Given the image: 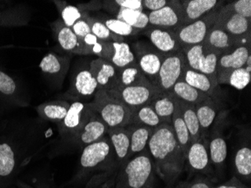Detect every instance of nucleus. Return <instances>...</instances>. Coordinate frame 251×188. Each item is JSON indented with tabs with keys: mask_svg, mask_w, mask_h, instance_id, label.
<instances>
[{
	"mask_svg": "<svg viewBox=\"0 0 251 188\" xmlns=\"http://www.w3.org/2000/svg\"><path fill=\"white\" fill-rule=\"evenodd\" d=\"M180 2L182 6L181 27L200 19L214 8L221 7L223 4L222 1L218 0H187Z\"/></svg>",
	"mask_w": 251,
	"mask_h": 188,
	"instance_id": "obj_15",
	"label": "nucleus"
},
{
	"mask_svg": "<svg viewBox=\"0 0 251 188\" xmlns=\"http://www.w3.org/2000/svg\"><path fill=\"white\" fill-rule=\"evenodd\" d=\"M107 135L109 138L115 153V161L119 166L129 160L130 138L126 127L108 129Z\"/></svg>",
	"mask_w": 251,
	"mask_h": 188,
	"instance_id": "obj_21",
	"label": "nucleus"
},
{
	"mask_svg": "<svg viewBox=\"0 0 251 188\" xmlns=\"http://www.w3.org/2000/svg\"><path fill=\"white\" fill-rule=\"evenodd\" d=\"M142 9L145 12H153L166 6L168 0H142Z\"/></svg>",
	"mask_w": 251,
	"mask_h": 188,
	"instance_id": "obj_48",
	"label": "nucleus"
},
{
	"mask_svg": "<svg viewBox=\"0 0 251 188\" xmlns=\"http://www.w3.org/2000/svg\"><path fill=\"white\" fill-rule=\"evenodd\" d=\"M182 117L190 133L191 143L201 138V128L196 112L195 106L177 100Z\"/></svg>",
	"mask_w": 251,
	"mask_h": 188,
	"instance_id": "obj_30",
	"label": "nucleus"
},
{
	"mask_svg": "<svg viewBox=\"0 0 251 188\" xmlns=\"http://www.w3.org/2000/svg\"><path fill=\"white\" fill-rule=\"evenodd\" d=\"M227 5L235 13L251 20V0H238Z\"/></svg>",
	"mask_w": 251,
	"mask_h": 188,
	"instance_id": "obj_46",
	"label": "nucleus"
},
{
	"mask_svg": "<svg viewBox=\"0 0 251 188\" xmlns=\"http://www.w3.org/2000/svg\"><path fill=\"white\" fill-rule=\"evenodd\" d=\"M172 126H173L177 142L186 158L187 150L191 145V138H190L188 129L182 117L177 99H176V111L172 117Z\"/></svg>",
	"mask_w": 251,
	"mask_h": 188,
	"instance_id": "obj_32",
	"label": "nucleus"
},
{
	"mask_svg": "<svg viewBox=\"0 0 251 188\" xmlns=\"http://www.w3.org/2000/svg\"><path fill=\"white\" fill-rule=\"evenodd\" d=\"M86 21L88 23L91 30V33L97 36L100 40L105 42H124V37L117 36L108 29L103 21H100L94 17L87 15Z\"/></svg>",
	"mask_w": 251,
	"mask_h": 188,
	"instance_id": "obj_37",
	"label": "nucleus"
},
{
	"mask_svg": "<svg viewBox=\"0 0 251 188\" xmlns=\"http://www.w3.org/2000/svg\"><path fill=\"white\" fill-rule=\"evenodd\" d=\"M235 168L238 174L244 180H251V149L249 146L242 147L237 151L235 156Z\"/></svg>",
	"mask_w": 251,
	"mask_h": 188,
	"instance_id": "obj_36",
	"label": "nucleus"
},
{
	"mask_svg": "<svg viewBox=\"0 0 251 188\" xmlns=\"http://www.w3.org/2000/svg\"><path fill=\"white\" fill-rule=\"evenodd\" d=\"M142 11H143L142 10H131L120 8L117 12L116 18L134 27L139 21Z\"/></svg>",
	"mask_w": 251,
	"mask_h": 188,
	"instance_id": "obj_45",
	"label": "nucleus"
},
{
	"mask_svg": "<svg viewBox=\"0 0 251 188\" xmlns=\"http://www.w3.org/2000/svg\"><path fill=\"white\" fill-rule=\"evenodd\" d=\"M91 112L92 109L89 103L81 101H74L70 103L64 119L59 124L61 135L73 138L80 131Z\"/></svg>",
	"mask_w": 251,
	"mask_h": 188,
	"instance_id": "obj_11",
	"label": "nucleus"
},
{
	"mask_svg": "<svg viewBox=\"0 0 251 188\" xmlns=\"http://www.w3.org/2000/svg\"><path fill=\"white\" fill-rule=\"evenodd\" d=\"M196 112L201 128V138L209 130L218 114V106L214 99L208 97L195 106Z\"/></svg>",
	"mask_w": 251,
	"mask_h": 188,
	"instance_id": "obj_28",
	"label": "nucleus"
},
{
	"mask_svg": "<svg viewBox=\"0 0 251 188\" xmlns=\"http://www.w3.org/2000/svg\"><path fill=\"white\" fill-rule=\"evenodd\" d=\"M182 79L193 88L197 89L213 99L217 93L216 90L219 85L217 79L200 72L191 70L187 67L184 70Z\"/></svg>",
	"mask_w": 251,
	"mask_h": 188,
	"instance_id": "obj_23",
	"label": "nucleus"
},
{
	"mask_svg": "<svg viewBox=\"0 0 251 188\" xmlns=\"http://www.w3.org/2000/svg\"><path fill=\"white\" fill-rule=\"evenodd\" d=\"M114 47V54L111 58V63L117 69H122L136 62V58L126 42H112Z\"/></svg>",
	"mask_w": 251,
	"mask_h": 188,
	"instance_id": "obj_34",
	"label": "nucleus"
},
{
	"mask_svg": "<svg viewBox=\"0 0 251 188\" xmlns=\"http://www.w3.org/2000/svg\"><path fill=\"white\" fill-rule=\"evenodd\" d=\"M16 188H34L31 185H28L26 182H21V181H18L15 183Z\"/></svg>",
	"mask_w": 251,
	"mask_h": 188,
	"instance_id": "obj_52",
	"label": "nucleus"
},
{
	"mask_svg": "<svg viewBox=\"0 0 251 188\" xmlns=\"http://www.w3.org/2000/svg\"><path fill=\"white\" fill-rule=\"evenodd\" d=\"M108 131V127L106 124L92 110L84 125L72 138V140L83 148L104 138Z\"/></svg>",
	"mask_w": 251,
	"mask_h": 188,
	"instance_id": "obj_13",
	"label": "nucleus"
},
{
	"mask_svg": "<svg viewBox=\"0 0 251 188\" xmlns=\"http://www.w3.org/2000/svg\"><path fill=\"white\" fill-rule=\"evenodd\" d=\"M137 52L136 62L145 77L153 85L156 86L158 74L161 67L163 55L154 50H140Z\"/></svg>",
	"mask_w": 251,
	"mask_h": 188,
	"instance_id": "obj_20",
	"label": "nucleus"
},
{
	"mask_svg": "<svg viewBox=\"0 0 251 188\" xmlns=\"http://www.w3.org/2000/svg\"><path fill=\"white\" fill-rule=\"evenodd\" d=\"M99 90L98 84L90 69L79 70L72 81L68 94L75 98H87L95 95Z\"/></svg>",
	"mask_w": 251,
	"mask_h": 188,
	"instance_id": "obj_17",
	"label": "nucleus"
},
{
	"mask_svg": "<svg viewBox=\"0 0 251 188\" xmlns=\"http://www.w3.org/2000/svg\"><path fill=\"white\" fill-rule=\"evenodd\" d=\"M54 2L60 9L62 22L68 27H73V25L77 21L87 16V14L82 12L78 7L68 5V4L63 3V2L55 1Z\"/></svg>",
	"mask_w": 251,
	"mask_h": 188,
	"instance_id": "obj_38",
	"label": "nucleus"
},
{
	"mask_svg": "<svg viewBox=\"0 0 251 188\" xmlns=\"http://www.w3.org/2000/svg\"><path fill=\"white\" fill-rule=\"evenodd\" d=\"M169 94L173 96L177 100L194 106L209 97L206 94L189 85L182 79L175 84Z\"/></svg>",
	"mask_w": 251,
	"mask_h": 188,
	"instance_id": "obj_29",
	"label": "nucleus"
},
{
	"mask_svg": "<svg viewBox=\"0 0 251 188\" xmlns=\"http://www.w3.org/2000/svg\"><path fill=\"white\" fill-rule=\"evenodd\" d=\"M110 97L122 102L131 110L149 105L161 95V90L151 83L127 87H115L106 91Z\"/></svg>",
	"mask_w": 251,
	"mask_h": 188,
	"instance_id": "obj_6",
	"label": "nucleus"
},
{
	"mask_svg": "<svg viewBox=\"0 0 251 188\" xmlns=\"http://www.w3.org/2000/svg\"><path fill=\"white\" fill-rule=\"evenodd\" d=\"M90 70L97 81L99 90L108 91L115 87L118 69L110 62L97 58L90 62Z\"/></svg>",
	"mask_w": 251,
	"mask_h": 188,
	"instance_id": "obj_18",
	"label": "nucleus"
},
{
	"mask_svg": "<svg viewBox=\"0 0 251 188\" xmlns=\"http://www.w3.org/2000/svg\"><path fill=\"white\" fill-rule=\"evenodd\" d=\"M26 24V20L18 8H8L0 11V26H21Z\"/></svg>",
	"mask_w": 251,
	"mask_h": 188,
	"instance_id": "obj_43",
	"label": "nucleus"
},
{
	"mask_svg": "<svg viewBox=\"0 0 251 188\" xmlns=\"http://www.w3.org/2000/svg\"><path fill=\"white\" fill-rule=\"evenodd\" d=\"M155 167L148 149L120 166L115 188H153Z\"/></svg>",
	"mask_w": 251,
	"mask_h": 188,
	"instance_id": "obj_2",
	"label": "nucleus"
},
{
	"mask_svg": "<svg viewBox=\"0 0 251 188\" xmlns=\"http://www.w3.org/2000/svg\"><path fill=\"white\" fill-rule=\"evenodd\" d=\"M186 68L187 65L182 51L172 54L163 55L156 87L163 93H170L175 84L182 79Z\"/></svg>",
	"mask_w": 251,
	"mask_h": 188,
	"instance_id": "obj_7",
	"label": "nucleus"
},
{
	"mask_svg": "<svg viewBox=\"0 0 251 188\" xmlns=\"http://www.w3.org/2000/svg\"><path fill=\"white\" fill-rule=\"evenodd\" d=\"M184 188H214L210 182L205 180H198L192 182Z\"/></svg>",
	"mask_w": 251,
	"mask_h": 188,
	"instance_id": "obj_51",
	"label": "nucleus"
},
{
	"mask_svg": "<svg viewBox=\"0 0 251 188\" xmlns=\"http://www.w3.org/2000/svg\"><path fill=\"white\" fill-rule=\"evenodd\" d=\"M86 18L79 20L71 28L72 30L79 39H83L87 35L91 33L90 26H89L88 23L86 21Z\"/></svg>",
	"mask_w": 251,
	"mask_h": 188,
	"instance_id": "obj_47",
	"label": "nucleus"
},
{
	"mask_svg": "<svg viewBox=\"0 0 251 188\" xmlns=\"http://www.w3.org/2000/svg\"><path fill=\"white\" fill-rule=\"evenodd\" d=\"M151 83L142 73L139 65L135 63L117 71L116 83L115 87H127L132 86L140 85ZM112 88V89H113Z\"/></svg>",
	"mask_w": 251,
	"mask_h": 188,
	"instance_id": "obj_26",
	"label": "nucleus"
},
{
	"mask_svg": "<svg viewBox=\"0 0 251 188\" xmlns=\"http://www.w3.org/2000/svg\"><path fill=\"white\" fill-rule=\"evenodd\" d=\"M143 32L155 49L163 55L172 54L182 51L173 31L148 27Z\"/></svg>",
	"mask_w": 251,
	"mask_h": 188,
	"instance_id": "obj_14",
	"label": "nucleus"
},
{
	"mask_svg": "<svg viewBox=\"0 0 251 188\" xmlns=\"http://www.w3.org/2000/svg\"><path fill=\"white\" fill-rule=\"evenodd\" d=\"M251 54V44H248L238 47L229 53L220 55L216 70L218 84H225L227 78L232 71L244 67Z\"/></svg>",
	"mask_w": 251,
	"mask_h": 188,
	"instance_id": "obj_10",
	"label": "nucleus"
},
{
	"mask_svg": "<svg viewBox=\"0 0 251 188\" xmlns=\"http://www.w3.org/2000/svg\"><path fill=\"white\" fill-rule=\"evenodd\" d=\"M90 54H95L98 58L111 63V58L114 54V47L112 42H105L98 39L97 42L90 47Z\"/></svg>",
	"mask_w": 251,
	"mask_h": 188,
	"instance_id": "obj_44",
	"label": "nucleus"
},
{
	"mask_svg": "<svg viewBox=\"0 0 251 188\" xmlns=\"http://www.w3.org/2000/svg\"><path fill=\"white\" fill-rule=\"evenodd\" d=\"M89 106L100 116L108 129L129 125L132 110L122 102L110 97L105 90H97Z\"/></svg>",
	"mask_w": 251,
	"mask_h": 188,
	"instance_id": "obj_4",
	"label": "nucleus"
},
{
	"mask_svg": "<svg viewBox=\"0 0 251 188\" xmlns=\"http://www.w3.org/2000/svg\"><path fill=\"white\" fill-rule=\"evenodd\" d=\"M70 66V59L54 53L45 55L39 63L41 71L50 79L63 81Z\"/></svg>",
	"mask_w": 251,
	"mask_h": 188,
	"instance_id": "obj_22",
	"label": "nucleus"
},
{
	"mask_svg": "<svg viewBox=\"0 0 251 188\" xmlns=\"http://www.w3.org/2000/svg\"><path fill=\"white\" fill-rule=\"evenodd\" d=\"M148 151L159 176L168 184L173 183L181 172L186 158L172 124L163 123L153 129Z\"/></svg>",
	"mask_w": 251,
	"mask_h": 188,
	"instance_id": "obj_1",
	"label": "nucleus"
},
{
	"mask_svg": "<svg viewBox=\"0 0 251 188\" xmlns=\"http://www.w3.org/2000/svg\"><path fill=\"white\" fill-rule=\"evenodd\" d=\"M214 188H250L244 185L238 178L233 176L229 182H226L225 184L219 185Z\"/></svg>",
	"mask_w": 251,
	"mask_h": 188,
	"instance_id": "obj_50",
	"label": "nucleus"
},
{
	"mask_svg": "<svg viewBox=\"0 0 251 188\" xmlns=\"http://www.w3.org/2000/svg\"><path fill=\"white\" fill-rule=\"evenodd\" d=\"M219 56V54L211 52L206 49V52H204V54L201 56L200 61H199L198 71L217 79L216 70H217Z\"/></svg>",
	"mask_w": 251,
	"mask_h": 188,
	"instance_id": "obj_39",
	"label": "nucleus"
},
{
	"mask_svg": "<svg viewBox=\"0 0 251 188\" xmlns=\"http://www.w3.org/2000/svg\"><path fill=\"white\" fill-rule=\"evenodd\" d=\"M105 26L113 33L117 36L125 37V36H135L141 32V31L135 29L126 23L115 18H108L103 21Z\"/></svg>",
	"mask_w": 251,
	"mask_h": 188,
	"instance_id": "obj_41",
	"label": "nucleus"
},
{
	"mask_svg": "<svg viewBox=\"0 0 251 188\" xmlns=\"http://www.w3.org/2000/svg\"><path fill=\"white\" fill-rule=\"evenodd\" d=\"M115 161V153L106 135L98 142L83 148L75 179H84L87 174L94 171L109 169Z\"/></svg>",
	"mask_w": 251,
	"mask_h": 188,
	"instance_id": "obj_3",
	"label": "nucleus"
},
{
	"mask_svg": "<svg viewBox=\"0 0 251 188\" xmlns=\"http://www.w3.org/2000/svg\"><path fill=\"white\" fill-rule=\"evenodd\" d=\"M244 67H245L249 73H251V54L248 56L246 63H245Z\"/></svg>",
	"mask_w": 251,
	"mask_h": 188,
	"instance_id": "obj_53",
	"label": "nucleus"
},
{
	"mask_svg": "<svg viewBox=\"0 0 251 188\" xmlns=\"http://www.w3.org/2000/svg\"><path fill=\"white\" fill-rule=\"evenodd\" d=\"M205 52L206 48L204 44L193 45L182 49V53L184 54L187 67L191 70L199 72V61Z\"/></svg>",
	"mask_w": 251,
	"mask_h": 188,
	"instance_id": "obj_40",
	"label": "nucleus"
},
{
	"mask_svg": "<svg viewBox=\"0 0 251 188\" xmlns=\"http://www.w3.org/2000/svg\"><path fill=\"white\" fill-rule=\"evenodd\" d=\"M221 7L214 8L200 19L173 31L181 49L204 43L208 34L215 25Z\"/></svg>",
	"mask_w": 251,
	"mask_h": 188,
	"instance_id": "obj_5",
	"label": "nucleus"
},
{
	"mask_svg": "<svg viewBox=\"0 0 251 188\" xmlns=\"http://www.w3.org/2000/svg\"><path fill=\"white\" fill-rule=\"evenodd\" d=\"M130 138V148H129V159L135 155H139L148 149V144L151 136L153 129L145 126H126Z\"/></svg>",
	"mask_w": 251,
	"mask_h": 188,
	"instance_id": "obj_25",
	"label": "nucleus"
},
{
	"mask_svg": "<svg viewBox=\"0 0 251 188\" xmlns=\"http://www.w3.org/2000/svg\"><path fill=\"white\" fill-rule=\"evenodd\" d=\"M162 124L161 120L149 104L132 110L129 125L135 124L155 129Z\"/></svg>",
	"mask_w": 251,
	"mask_h": 188,
	"instance_id": "obj_33",
	"label": "nucleus"
},
{
	"mask_svg": "<svg viewBox=\"0 0 251 188\" xmlns=\"http://www.w3.org/2000/svg\"><path fill=\"white\" fill-rule=\"evenodd\" d=\"M210 161L216 165L221 166L225 162L228 154L226 142L221 134H215L209 143Z\"/></svg>",
	"mask_w": 251,
	"mask_h": 188,
	"instance_id": "obj_35",
	"label": "nucleus"
},
{
	"mask_svg": "<svg viewBox=\"0 0 251 188\" xmlns=\"http://www.w3.org/2000/svg\"><path fill=\"white\" fill-rule=\"evenodd\" d=\"M149 27L174 31L182 25V6L180 1H169L158 11L147 12Z\"/></svg>",
	"mask_w": 251,
	"mask_h": 188,
	"instance_id": "obj_9",
	"label": "nucleus"
},
{
	"mask_svg": "<svg viewBox=\"0 0 251 188\" xmlns=\"http://www.w3.org/2000/svg\"><path fill=\"white\" fill-rule=\"evenodd\" d=\"M162 122L172 124V117L176 108V99L169 93H162L150 103Z\"/></svg>",
	"mask_w": 251,
	"mask_h": 188,
	"instance_id": "obj_31",
	"label": "nucleus"
},
{
	"mask_svg": "<svg viewBox=\"0 0 251 188\" xmlns=\"http://www.w3.org/2000/svg\"><path fill=\"white\" fill-rule=\"evenodd\" d=\"M0 99L12 106L21 107L28 106L18 81L2 69H0Z\"/></svg>",
	"mask_w": 251,
	"mask_h": 188,
	"instance_id": "obj_19",
	"label": "nucleus"
},
{
	"mask_svg": "<svg viewBox=\"0 0 251 188\" xmlns=\"http://www.w3.org/2000/svg\"><path fill=\"white\" fill-rule=\"evenodd\" d=\"M251 81V73L245 67L235 69L229 74L225 84H229L234 88L242 90L248 87Z\"/></svg>",
	"mask_w": 251,
	"mask_h": 188,
	"instance_id": "obj_42",
	"label": "nucleus"
},
{
	"mask_svg": "<svg viewBox=\"0 0 251 188\" xmlns=\"http://www.w3.org/2000/svg\"><path fill=\"white\" fill-rule=\"evenodd\" d=\"M186 160L193 170L206 172L210 166V158L204 139L193 142L187 150Z\"/></svg>",
	"mask_w": 251,
	"mask_h": 188,
	"instance_id": "obj_24",
	"label": "nucleus"
},
{
	"mask_svg": "<svg viewBox=\"0 0 251 188\" xmlns=\"http://www.w3.org/2000/svg\"><path fill=\"white\" fill-rule=\"evenodd\" d=\"M251 21L235 13L228 5L222 6L214 27L219 28L241 39L251 38Z\"/></svg>",
	"mask_w": 251,
	"mask_h": 188,
	"instance_id": "obj_8",
	"label": "nucleus"
},
{
	"mask_svg": "<svg viewBox=\"0 0 251 188\" xmlns=\"http://www.w3.org/2000/svg\"><path fill=\"white\" fill-rule=\"evenodd\" d=\"M70 106V103L66 100H55L39 105L36 107V111L42 119L56 123L59 125L64 119Z\"/></svg>",
	"mask_w": 251,
	"mask_h": 188,
	"instance_id": "obj_27",
	"label": "nucleus"
},
{
	"mask_svg": "<svg viewBox=\"0 0 251 188\" xmlns=\"http://www.w3.org/2000/svg\"><path fill=\"white\" fill-rule=\"evenodd\" d=\"M203 44L208 50L221 55L229 53L238 47L251 44V38L241 39L235 37L223 29L213 27Z\"/></svg>",
	"mask_w": 251,
	"mask_h": 188,
	"instance_id": "obj_12",
	"label": "nucleus"
},
{
	"mask_svg": "<svg viewBox=\"0 0 251 188\" xmlns=\"http://www.w3.org/2000/svg\"><path fill=\"white\" fill-rule=\"evenodd\" d=\"M118 8L131 10H142V0H115Z\"/></svg>",
	"mask_w": 251,
	"mask_h": 188,
	"instance_id": "obj_49",
	"label": "nucleus"
},
{
	"mask_svg": "<svg viewBox=\"0 0 251 188\" xmlns=\"http://www.w3.org/2000/svg\"><path fill=\"white\" fill-rule=\"evenodd\" d=\"M53 27L56 40L63 50L76 54H90L88 47L86 46L82 39L76 36L71 28L65 26L62 21H56Z\"/></svg>",
	"mask_w": 251,
	"mask_h": 188,
	"instance_id": "obj_16",
	"label": "nucleus"
}]
</instances>
